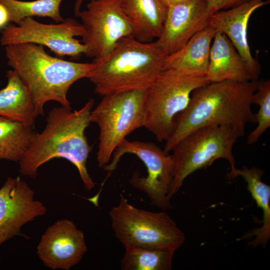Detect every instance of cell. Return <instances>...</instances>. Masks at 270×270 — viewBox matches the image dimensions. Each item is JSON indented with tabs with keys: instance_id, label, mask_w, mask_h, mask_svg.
I'll return each mask as SVG.
<instances>
[{
	"instance_id": "e0dca14e",
	"label": "cell",
	"mask_w": 270,
	"mask_h": 270,
	"mask_svg": "<svg viewBox=\"0 0 270 270\" xmlns=\"http://www.w3.org/2000/svg\"><path fill=\"white\" fill-rule=\"evenodd\" d=\"M122 8L130 20L133 36L150 42L160 35L168 7L162 0H120Z\"/></svg>"
},
{
	"instance_id": "277c9868",
	"label": "cell",
	"mask_w": 270,
	"mask_h": 270,
	"mask_svg": "<svg viewBox=\"0 0 270 270\" xmlns=\"http://www.w3.org/2000/svg\"><path fill=\"white\" fill-rule=\"evenodd\" d=\"M167 56L154 42L123 38L108 54L93 58L87 78L102 96L148 89L164 70Z\"/></svg>"
},
{
	"instance_id": "30bf717a",
	"label": "cell",
	"mask_w": 270,
	"mask_h": 270,
	"mask_svg": "<svg viewBox=\"0 0 270 270\" xmlns=\"http://www.w3.org/2000/svg\"><path fill=\"white\" fill-rule=\"evenodd\" d=\"M85 33L82 43L86 56L96 58L108 54L121 38L133 36V28L120 0H92L78 16Z\"/></svg>"
},
{
	"instance_id": "8fae6325",
	"label": "cell",
	"mask_w": 270,
	"mask_h": 270,
	"mask_svg": "<svg viewBox=\"0 0 270 270\" xmlns=\"http://www.w3.org/2000/svg\"><path fill=\"white\" fill-rule=\"evenodd\" d=\"M85 28L75 19L67 18L58 24H44L32 17L23 19L18 25H6L2 31V46L32 43L48 47L56 55L68 56L78 60L86 48L76 36H82Z\"/></svg>"
},
{
	"instance_id": "9c48e42d",
	"label": "cell",
	"mask_w": 270,
	"mask_h": 270,
	"mask_svg": "<svg viewBox=\"0 0 270 270\" xmlns=\"http://www.w3.org/2000/svg\"><path fill=\"white\" fill-rule=\"evenodd\" d=\"M126 154L137 156L147 168L146 176L135 172L130 179L132 186L146 193L152 204L162 210L172 206L170 196L174 174L172 156L153 142L124 140L114 150L112 160L102 168L110 173L116 169L121 158Z\"/></svg>"
},
{
	"instance_id": "ba28073f",
	"label": "cell",
	"mask_w": 270,
	"mask_h": 270,
	"mask_svg": "<svg viewBox=\"0 0 270 270\" xmlns=\"http://www.w3.org/2000/svg\"><path fill=\"white\" fill-rule=\"evenodd\" d=\"M242 136L238 132L223 126H205L185 136L172 150L174 174L170 197L178 192L188 176L218 159L226 160L230 171L234 170L236 168L232 148Z\"/></svg>"
},
{
	"instance_id": "44dd1931",
	"label": "cell",
	"mask_w": 270,
	"mask_h": 270,
	"mask_svg": "<svg viewBox=\"0 0 270 270\" xmlns=\"http://www.w3.org/2000/svg\"><path fill=\"white\" fill-rule=\"evenodd\" d=\"M33 126L0 116V160L20 162L36 133Z\"/></svg>"
},
{
	"instance_id": "5bb4252c",
	"label": "cell",
	"mask_w": 270,
	"mask_h": 270,
	"mask_svg": "<svg viewBox=\"0 0 270 270\" xmlns=\"http://www.w3.org/2000/svg\"><path fill=\"white\" fill-rule=\"evenodd\" d=\"M210 16L206 0L169 7L160 34L154 42L167 56L172 54L208 26Z\"/></svg>"
},
{
	"instance_id": "83f0119b",
	"label": "cell",
	"mask_w": 270,
	"mask_h": 270,
	"mask_svg": "<svg viewBox=\"0 0 270 270\" xmlns=\"http://www.w3.org/2000/svg\"><path fill=\"white\" fill-rule=\"evenodd\" d=\"M84 0H76L74 5V14L76 16L80 12V7Z\"/></svg>"
},
{
	"instance_id": "cb8c5ba5",
	"label": "cell",
	"mask_w": 270,
	"mask_h": 270,
	"mask_svg": "<svg viewBox=\"0 0 270 270\" xmlns=\"http://www.w3.org/2000/svg\"><path fill=\"white\" fill-rule=\"evenodd\" d=\"M258 106L255 114L257 126L248 136L247 142L252 144L270 126V80L258 81L256 90L252 97V104Z\"/></svg>"
},
{
	"instance_id": "6da1fadb",
	"label": "cell",
	"mask_w": 270,
	"mask_h": 270,
	"mask_svg": "<svg viewBox=\"0 0 270 270\" xmlns=\"http://www.w3.org/2000/svg\"><path fill=\"white\" fill-rule=\"evenodd\" d=\"M258 82H212L194 90L188 106L174 120L164 152L168 154L189 134L205 126H226L244 136L246 124L256 123L251 106Z\"/></svg>"
},
{
	"instance_id": "7402d4cb",
	"label": "cell",
	"mask_w": 270,
	"mask_h": 270,
	"mask_svg": "<svg viewBox=\"0 0 270 270\" xmlns=\"http://www.w3.org/2000/svg\"><path fill=\"white\" fill-rule=\"evenodd\" d=\"M125 254L121 260L122 270H170L176 250L145 248L133 245L124 246Z\"/></svg>"
},
{
	"instance_id": "ffe728a7",
	"label": "cell",
	"mask_w": 270,
	"mask_h": 270,
	"mask_svg": "<svg viewBox=\"0 0 270 270\" xmlns=\"http://www.w3.org/2000/svg\"><path fill=\"white\" fill-rule=\"evenodd\" d=\"M264 171L257 167L248 168L244 166L242 169L236 168L227 174L228 179L240 176L247 184L248 190L258 206L262 210V225L254 230L249 236H254L249 243L253 247L265 246L270 238V186L264 183L262 177Z\"/></svg>"
},
{
	"instance_id": "d4e9b609",
	"label": "cell",
	"mask_w": 270,
	"mask_h": 270,
	"mask_svg": "<svg viewBox=\"0 0 270 270\" xmlns=\"http://www.w3.org/2000/svg\"><path fill=\"white\" fill-rule=\"evenodd\" d=\"M210 14L217 12L230 9L250 0H206Z\"/></svg>"
},
{
	"instance_id": "2e32d148",
	"label": "cell",
	"mask_w": 270,
	"mask_h": 270,
	"mask_svg": "<svg viewBox=\"0 0 270 270\" xmlns=\"http://www.w3.org/2000/svg\"><path fill=\"white\" fill-rule=\"evenodd\" d=\"M206 76L210 82L254 80L230 39L219 32H216L212 42Z\"/></svg>"
},
{
	"instance_id": "f1b7e54d",
	"label": "cell",
	"mask_w": 270,
	"mask_h": 270,
	"mask_svg": "<svg viewBox=\"0 0 270 270\" xmlns=\"http://www.w3.org/2000/svg\"></svg>"
},
{
	"instance_id": "7a4b0ae2",
	"label": "cell",
	"mask_w": 270,
	"mask_h": 270,
	"mask_svg": "<svg viewBox=\"0 0 270 270\" xmlns=\"http://www.w3.org/2000/svg\"><path fill=\"white\" fill-rule=\"evenodd\" d=\"M94 102V99H90L74 112L62 106L52 108L45 128L36 133L19 162L20 174L34 179L41 166L54 158H64L76 167L86 189L93 188L95 184L86 166L90 147L84 132L90 123Z\"/></svg>"
},
{
	"instance_id": "8992f818",
	"label": "cell",
	"mask_w": 270,
	"mask_h": 270,
	"mask_svg": "<svg viewBox=\"0 0 270 270\" xmlns=\"http://www.w3.org/2000/svg\"><path fill=\"white\" fill-rule=\"evenodd\" d=\"M109 214L114 236L124 246L176 250L185 241L184 233L166 213L138 208L122 194Z\"/></svg>"
},
{
	"instance_id": "5b68a950",
	"label": "cell",
	"mask_w": 270,
	"mask_h": 270,
	"mask_svg": "<svg viewBox=\"0 0 270 270\" xmlns=\"http://www.w3.org/2000/svg\"><path fill=\"white\" fill-rule=\"evenodd\" d=\"M210 82L206 75L164 70L147 89L143 127L158 142H166L172 132L175 116L188 106L192 92Z\"/></svg>"
},
{
	"instance_id": "52a82bcc",
	"label": "cell",
	"mask_w": 270,
	"mask_h": 270,
	"mask_svg": "<svg viewBox=\"0 0 270 270\" xmlns=\"http://www.w3.org/2000/svg\"><path fill=\"white\" fill-rule=\"evenodd\" d=\"M147 89L108 94L92 110L90 120L100 128L96 160L100 168L110 161L116 148L126 136L144 125Z\"/></svg>"
},
{
	"instance_id": "d6986e66",
	"label": "cell",
	"mask_w": 270,
	"mask_h": 270,
	"mask_svg": "<svg viewBox=\"0 0 270 270\" xmlns=\"http://www.w3.org/2000/svg\"><path fill=\"white\" fill-rule=\"evenodd\" d=\"M6 76L8 84L0 90V116L34 126L38 116L29 90L13 70Z\"/></svg>"
},
{
	"instance_id": "7c38bea8",
	"label": "cell",
	"mask_w": 270,
	"mask_h": 270,
	"mask_svg": "<svg viewBox=\"0 0 270 270\" xmlns=\"http://www.w3.org/2000/svg\"><path fill=\"white\" fill-rule=\"evenodd\" d=\"M20 176L8 178L0 188V246L20 234L27 223L44 215L46 208Z\"/></svg>"
},
{
	"instance_id": "603a6c76",
	"label": "cell",
	"mask_w": 270,
	"mask_h": 270,
	"mask_svg": "<svg viewBox=\"0 0 270 270\" xmlns=\"http://www.w3.org/2000/svg\"><path fill=\"white\" fill-rule=\"evenodd\" d=\"M62 0H0L8 10L9 21L18 25L24 18L38 16L48 17L55 22L64 20L60 12Z\"/></svg>"
},
{
	"instance_id": "ac0fdd59",
	"label": "cell",
	"mask_w": 270,
	"mask_h": 270,
	"mask_svg": "<svg viewBox=\"0 0 270 270\" xmlns=\"http://www.w3.org/2000/svg\"><path fill=\"white\" fill-rule=\"evenodd\" d=\"M216 31L208 26L194 35L180 50L168 56L164 70L193 75H206L211 46Z\"/></svg>"
},
{
	"instance_id": "4316f807",
	"label": "cell",
	"mask_w": 270,
	"mask_h": 270,
	"mask_svg": "<svg viewBox=\"0 0 270 270\" xmlns=\"http://www.w3.org/2000/svg\"><path fill=\"white\" fill-rule=\"evenodd\" d=\"M168 7H172L176 5L184 4L191 0H162Z\"/></svg>"
},
{
	"instance_id": "3957f363",
	"label": "cell",
	"mask_w": 270,
	"mask_h": 270,
	"mask_svg": "<svg viewBox=\"0 0 270 270\" xmlns=\"http://www.w3.org/2000/svg\"><path fill=\"white\" fill-rule=\"evenodd\" d=\"M8 64L29 90L37 116L44 115V106L56 101L71 108L67 98L70 87L86 78L92 62H76L52 56L43 46L22 43L5 46Z\"/></svg>"
},
{
	"instance_id": "9a60e30c",
	"label": "cell",
	"mask_w": 270,
	"mask_h": 270,
	"mask_svg": "<svg viewBox=\"0 0 270 270\" xmlns=\"http://www.w3.org/2000/svg\"><path fill=\"white\" fill-rule=\"evenodd\" d=\"M270 0H250L237 6L210 14L208 25L226 34L246 63L252 80H258L260 65L253 57L248 40V26L250 16Z\"/></svg>"
},
{
	"instance_id": "4fadbf2b",
	"label": "cell",
	"mask_w": 270,
	"mask_h": 270,
	"mask_svg": "<svg viewBox=\"0 0 270 270\" xmlns=\"http://www.w3.org/2000/svg\"><path fill=\"white\" fill-rule=\"evenodd\" d=\"M36 253L46 268L68 270L78 264L87 250L84 232L68 219L52 224L42 235Z\"/></svg>"
},
{
	"instance_id": "484cf974",
	"label": "cell",
	"mask_w": 270,
	"mask_h": 270,
	"mask_svg": "<svg viewBox=\"0 0 270 270\" xmlns=\"http://www.w3.org/2000/svg\"><path fill=\"white\" fill-rule=\"evenodd\" d=\"M9 21L8 14L5 6L0 3V29L4 28Z\"/></svg>"
}]
</instances>
